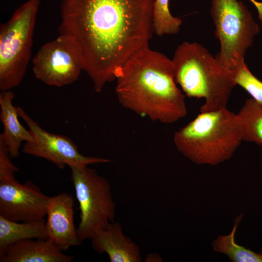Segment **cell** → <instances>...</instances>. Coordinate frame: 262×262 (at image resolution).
Instances as JSON below:
<instances>
[{"instance_id": "obj_1", "label": "cell", "mask_w": 262, "mask_h": 262, "mask_svg": "<svg viewBox=\"0 0 262 262\" xmlns=\"http://www.w3.org/2000/svg\"><path fill=\"white\" fill-rule=\"evenodd\" d=\"M154 0H63L59 35L78 49L101 92L131 56L149 47Z\"/></svg>"}, {"instance_id": "obj_2", "label": "cell", "mask_w": 262, "mask_h": 262, "mask_svg": "<svg viewBox=\"0 0 262 262\" xmlns=\"http://www.w3.org/2000/svg\"><path fill=\"white\" fill-rule=\"evenodd\" d=\"M115 92L124 108L164 124L187 115L185 95L177 87L172 60L149 47L131 56L117 70Z\"/></svg>"}, {"instance_id": "obj_3", "label": "cell", "mask_w": 262, "mask_h": 262, "mask_svg": "<svg viewBox=\"0 0 262 262\" xmlns=\"http://www.w3.org/2000/svg\"><path fill=\"white\" fill-rule=\"evenodd\" d=\"M171 60L175 82L185 95L205 99L201 113L227 107L236 85L233 74L222 67L205 47L184 42Z\"/></svg>"}, {"instance_id": "obj_4", "label": "cell", "mask_w": 262, "mask_h": 262, "mask_svg": "<svg viewBox=\"0 0 262 262\" xmlns=\"http://www.w3.org/2000/svg\"><path fill=\"white\" fill-rule=\"evenodd\" d=\"M235 115L227 107L200 113L175 132L178 151L197 164L216 165L229 160L243 141Z\"/></svg>"}, {"instance_id": "obj_5", "label": "cell", "mask_w": 262, "mask_h": 262, "mask_svg": "<svg viewBox=\"0 0 262 262\" xmlns=\"http://www.w3.org/2000/svg\"><path fill=\"white\" fill-rule=\"evenodd\" d=\"M41 0H28L0 27V89L18 86L31 57L33 38Z\"/></svg>"}, {"instance_id": "obj_6", "label": "cell", "mask_w": 262, "mask_h": 262, "mask_svg": "<svg viewBox=\"0 0 262 262\" xmlns=\"http://www.w3.org/2000/svg\"><path fill=\"white\" fill-rule=\"evenodd\" d=\"M210 14L220 46L215 58L222 67L232 72L245 60L259 26L246 6L239 0H211Z\"/></svg>"}, {"instance_id": "obj_7", "label": "cell", "mask_w": 262, "mask_h": 262, "mask_svg": "<svg viewBox=\"0 0 262 262\" xmlns=\"http://www.w3.org/2000/svg\"><path fill=\"white\" fill-rule=\"evenodd\" d=\"M71 180L79 204V245L114 221L115 204L108 181L93 169L72 167Z\"/></svg>"}, {"instance_id": "obj_8", "label": "cell", "mask_w": 262, "mask_h": 262, "mask_svg": "<svg viewBox=\"0 0 262 262\" xmlns=\"http://www.w3.org/2000/svg\"><path fill=\"white\" fill-rule=\"evenodd\" d=\"M32 70L35 78L46 84L62 87L76 82L83 67L76 47L59 35L41 47L32 59Z\"/></svg>"}, {"instance_id": "obj_9", "label": "cell", "mask_w": 262, "mask_h": 262, "mask_svg": "<svg viewBox=\"0 0 262 262\" xmlns=\"http://www.w3.org/2000/svg\"><path fill=\"white\" fill-rule=\"evenodd\" d=\"M16 108L19 116L27 124L33 136L32 141L25 142L23 145L22 151L24 153L46 159L61 169L66 165L70 168H82L111 162L108 159L83 155L71 139L47 131L21 107Z\"/></svg>"}, {"instance_id": "obj_10", "label": "cell", "mask_w": 262, "mask_h": 262, "mask_svg": "<svg viewBox=\"0 0 262 262\" xmlns=\"http://www.w3.org/2000/svg\"><path fill=\"white\" fill-rule=\"evenodd\" d=\"M49 197L31 181L0 180V216L17 222L44 219Z\"/></svg>"}, {"instance_id": "obj_11", "label": "cell", "mask_w": 262, "mask_h": 262, "mask_svg": "<svg viewBox=\"0 0 262 262\" xmlns=\"http://www.w3.org/2000/svg\"><path fill=\"white\" fill-rule=\"evenodd\" d=\"M74 202L70 195L63 193L50 197L47 206L48 239L62 251L80 245L74 224Z\"/></svg>"}, {"instance_id": "obj_12", "label": "cell", "mask_w": 262, "mask_h": 262, "mask_svg": "<svg viewBox=\"0 0 262 262\" xmlns=\"http://www.w3.org/2000/svg\"><path fill=\"white\" fill-rule=\"evenodd\" d=\"M91 245L97 252L106 253L111 262H140L139 246L124 235L121 224L110 223L91 239Z\"/></svg>"}, {"instance_id": "obj_13", "label": "cell", "mask_w": 262, "mask_h": 262, "mask_svg": "<svg viewBox=\"0 0 262 262\" xmlns=\"http://www.w3.org/2000/svg\"><path fill=\"white\" fill-rule=\"evenodd\" d=\"M73 259L49 239L20 241L8 246L0 255V262H71Z\"/></svg>"}, {"instance_id": "obj_14", "label": "cell", "mask_w": 262, "mask_h": 262, "mask_svg": "<svg viewBox=\"0 0 262 262\" xmlns=\"http://www.w3.org/2000/svg\"><path fill=\"white\" fill-rule=\"evenodd\" d=\"M15 97L13 92L1 91L0 94V118L3 126V131L0 139L7 147L12 158L19 155V149L22 142L31 141L33 136L19 122L16 107L13 104Z\"/></svg>"}, {"instance_id": "obj_15", "label": "cell", "mask_w": 262, "mask_h": 262, "mask_svg": "<svg viewBox=\"0 0 262 262\" xmlns=\"http://www.w3.org/2000/svg\"><path fill=\"white\" fill-rule=\"evenodd\" d=\"M48 238L44 219L19 223L0 216V255L8 246L20 241Z\"/></svg>"}, {"instance_id": "obj_16", "label": "cell", "mask_w": 262, "mask_h": 262, "mask_svg": "<svg viewBox=\"0 0 262 262\" xmlns=\"http://www.w3.org/2000/svg\"><path fill=\"white\" fill-rule=\"evenodd\" d=\"M243 141L262 146V106L253 98L247 99L235 115Z\"/></svg>"}, {"instance_id": "obj_17", "label": "cell", "mask_w": 262, "mask_h": 262, "mask_svg": "<svg viewBox=\"0 0 262 262\" xmlns=\"http://www.w3.org/2000/svg\"><path fill=\"white\" fill-rule=\"evenodd\" d=\"M243 213L235 219L233 228L229 234L219 235L212 244L214 251L226 255L232 262H262V251L255 252L235 243V234Z\"/></svg>"}, {"instance_id": "obj_18", "label": "cell", "mask_w": 262, "mask_h": 262, "mask_svg": "<svg viewBox=\"0 0 262 262\" xmlns=\"http://www.w3.org/2000/svg\"><path fill=\"white\" fill-rule=\"evenodd\" d=\"M170 0H154L153 14V32L158 36L178 33L182 20L173 16L169 10Z\"/></svg>"}, {"instance_id": "obj_19", "label": "cell", "mask_w": 262, "mask_h": 262, "mask_svg": "<svg viewBox=\"0 0 262 262\" xmlns=\"http://www.w3.org/2000/svg\"><path fill=\"white\" fill-rule=\"evenodd\" d=\"M232 72L236 84L244 88L262 106V82L251 72L245 60L240 62Z\"/></svg>"}, {"instance_id": "obj_20", "label": "cell", "mask_w": 262, "mask_h": 262, "mask_svg": "<svg viewBox=\"0 0 262 262\" xmlns=\"http://www.w3.org/2000/svg\"><path fill=\"white\" fill-rule=\"evenodd\" d=\"M8 149L0 139V180H16L15 173L18 168L12 163Z\"/></svg>"}, {"instance_id": "obj_21", "label": "cell", "mask_w": 262, "mask_h": 262, "mask_svg": "<svg viewBox=\"0 0 262 262\" xmlns=\"http://www.w3.org/2000/svg\"><path fill=\"white\" fill-rule=\"evenodd\" d=\"M256 7L258 13L259 18L262 23V0L259 1L256 0H249Z\"/></svg>"}, {"instance_id": "obj_22", "label": "cell", "mask_w": 262, "mask_h": 262, "mask_svg": "<svg viewBox=\"0 0 262 262\" xmlns=\"http://www.w3.org/2000/svg\"><path fill=\"white\" fill-rule=\"evenodd\" d=\"M158 256V255L157 254H149V256H147V259H146V260L147 261H147V260H149L148 261L149 262H151V260H153L152 262H155V260H156V262H159V261L158 260L161 261L162 258H161V257Z\"/></svg>"}]
</instances>
